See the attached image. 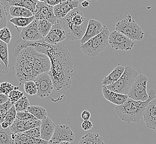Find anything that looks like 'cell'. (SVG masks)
<instances>
[{
  "label": "cell",
  "instance_id": "obj_1",
  "mask_svg": "<svg viewBox=\"0 0 156 144\" xmlns=\"http://www.w3.org/2000/svg\"><path fill=\"white\" fill-rule=\"evenodd\" d=\"M30 46L50 58L51 66L48 73L52 79L55 89L59 93L69 89L72 84L73 64L72 57L67 47L62 43L55 46L47 44L44 39L37 42H30Z\"/></svg>",
  "mask_w": 156,
  "mask_h": 144
},
{
  "label": "cell",
  "instance_id": "obj_2",
  "mask_svg": "<svg viewBox=\"0 0 156 144\" xmlns=\"http://www.w3.org/2000/svg\"><path fill=\"white\" fill-rule=\"evenodd\" d=\"M148 99L146 101H140L128 98L125 103L115 107V113L119 118L125 122L138 123L144 118V113L150 102L156 99V91L150 89Z\"/></svg>",
  "mask_w": 156,
  "mask_h": 144
},
{
  "label": "cell",
  "instance_id": "obj_3",
  "mask_svg": "<svg viewBox=\"0 0 156 144\" xmlns=\"http://www.w3.org/2000/svg\"><path fill=\"white\" fill-rule=\"evenodd\" d=\"M34 51L33 47L26 48L17 57L16 77L21 85L26 81H34L36 78L34 69Z\"/></svg>",
  "mask_w": 156,
  "mask_h": 144
},
{
  "label": "cell",
  "instance_id": "obj_4",
  "mask_svg": "<svg viewBox=\"0 0 156 144\" xmlns=\"http://www.w3.org/2000/svg\"><path fill=\"white\" fill-rule=\"evenodd\" d=\"M109 35L108 28L106 26H104L103 31L101 33L81 46L80 48L82 52L85 55L91 57L98 56L109 44Z\"/></svg>",
  "mask_w": 156,
  "mask_h": 144
},
{
  "label": "cell",
  "instance_id": "obj_5",
  "mask_svg": "<svg viewBox=\"0 0 156 144\" xmlns=\"http://www.w3.org/2000/svg\"><path fill=\"white\" fill-rule=\"evenodd\" d=\"M115 28L116 31L121 33L132 41H142L144 39V33L142 29L130 15L117 22Z\"/></svg>",
  "mask_w": 156,
  "mask_h": 144
},
{
  "label": "cell",
  "instance_id": "obj_6",
  "mask_svg": "<svg viewBox=\"0 0 156 144\" xmlns=\"http://www.w3.org/2000/svg\"><path fill=\"white\" fill-rule=\"evenodd\" d=\"M125 70L119 81L111 85L106 86L110 91L123 95H127L138 77L137 72L130 66L125 67Z\"/></svg>",
  "mask_w": 156,
  "mask_h": 144
},
{
  "label": "cell",
  "instance_id": "obj_7",
  "mask_svg": "<svg viewBox=\"0 0 156 144\" xmlns=\"http://www.w3.org/2000/svg\"><path fill=\"white\" fill-rule=\"evenodd\" d=\"M148 81V79L146 75H138L128 93L129 98L135 101H147L148 99V94L147 91Z\"/></svg>",
  "mask_w": 156,
  "mask_h": 144
},
{
  "label": "cell",
  "instance_id": "obj_8",
  "mask_svg": "<svg viewBox=\"0 0 156 144\" xmlns=\"http://www.w3.org/2000/svg\"><path fill=\"white\" fill-rule=\"evenodd\" d=\"M57 22L61 26L66 33V39L69 41L81 40L84 36L88 24V21L87 20L82 25L75 26L64 18L58 19Z\"/></svg>",
  "mask_w": 156,
  "mask_h": 144
},
{
  "label": "cell",
  "instance_id": "obj_9",
  "mask_svg": "<svg viewBox=\"0 0 156 144\" xmlns=\"http://www.w3.org/2000/svg\"><path fill=\"white\" fill-rule=\"evenodd\" d=\"M108 41L111 47L115 50H131L135 46L133 41L116 31L110 33Z\"/></svg>",
  "mask_w": 156,
  "mask_h": 144
},
{
  "label": "cell",
  "instance_id": "obj_10",
  "mask_svg": "<svg viewBox=\"0 0 156 144\" xmlns=\"http://www.w3.org/2000/svg\"><path fill=\"white\" fill-rule=\"evenodd\" d=\"M34 81L37 87V95L40 98L43 99L50 96L55 89L52 79L48 73L38 75Z\"/></svg>",
  "mask_w": 156,
  "mask_h": 144
},
{
  "label": "cell",
  "instance_id": "obj_11",
  "mask_svg": "<svg viewBox=\"0 0 156 144\" xmlns=\"http://www.w3.org/2000/svg\"><path fill=\"white\" fill-rule=\"evenodd\" d=\"M75 137V134L69 126L66 124L58 125L48 144H59L62 141H68L71 143L74 141Z\"/></svg>",
  "mask_w": 156,
  "mask_h": 144
},
{
  "label": "cell",
  "instance_id": "obj_12",
  "mask_svg": "<svg viewBox=\"0 0 156 144\" xmlns=\"http://www.w3.org/2000/svg\"><path fill=\"white\" fill-rule=\"evenodd\" d=\"M34 17L37 20L47 21L53 25L58 20L55 16L53 7L50 6L41 1H37Z\"/></svg>",
  "mask_w": 156,
  "mask_h": 144
},
{
  "label": "cell",
  "instance_id": "obj_13",
  "mask_svg": "<svg viewBox=\"0 0 156 144\" xmlns=\"http://www.w3.org/2000/svg\"><path fill=\"white\" fill-rule=\"evenodd\" d=\"M51 61L47 55L35 50L34 53V69L36 78L44 73H48L51 69Z\"/></svg>",
  "mask_w": 156,
  "mask_h": 144
},
{
  "label": "cell",
  "instance_id": "obj_14",
  "mask_svg": "<svg viewBox=\"0 0 156 144\" xmlns=\"http://www.w3.org/2000/svg\"><path fill=\"white\" fill-rule=\"evenodd\" d=\"M66 39V35L64 30L58 22L52 26L50 32L47 36L44 38V40L47 44L55 46L61 43Z\"/></svg>",
  "mask_w": 156,
  "mask_h": 144
},
{
  "label": "cell",
  "instance_id": "obj_15",
  "mask_svg": "<svg viewBox=\"0 0 156 144\" xmlns=\"http://www.w3.org/2000/svg\"><path fill=\"white\" fill-rule=\"evenodd\" d=\"M38 20L35 19L30 25L23 28L20 34V38L31 42H37L44 39L38 31Z\"/></svg>",
  "mask_w": 156,
  "mask_h": 144
},
{
  "label": "cell",
  "instance_id": "obj_16",
  "mask_svg": "<svg viewBox=\"0 0 156 144\" xmlns=\"http://www.w3.org/2000/svg\"><path fill=\"white\" fill-rule=\"evenodd\" d=\"M80 1H64L53 7V12L57 19L65 18L69 13L76 8H78Z\"/></svg>",
  "mask_w": 156,
  "mask_h": 144
},
{
  "label": "cell",
  "instance_id": "obj_17",
  "mask_svg": "<svg viewBox=\"0 0 156 144\" xmlns=\"http://www.w3.org/2000/svg\"><path fill=\"white\" fill-rule=\"evenodd\" d=\"M104 26L101 22L96 19H90L88 21L87 28L83 37L80 40L81 45L86 43L90 39L99 35L103 31Z\"/></svg>",
  "mask_w": 156,
  "mask_h": 144
},
{
  "label": "cell",
  "instance_id": "obj_18",
  "mask_svg": "<svg viewBox=\"0 0 156 144\" xmlns=\"http://www.w3.org/2000/svg\"><path fill=\"white\" fill-rule=\"evenodd\" d=\"M143 119L147 128L156 131V99L152 100L146 108Z\"/></svg>",
  "mask_w": 156,
  "mask_h": 144
},
{
  "label": "cell",
  "instance_id": "obj_19",
  "mask_svg": "<svg viewBox=\"0 0 156 144\" xmlns=\"http://www.w3.org/2000/svg\"><path fill=\"white\" fill-rule=\"evenodd\" d=\"M102 93L104 98L109 102L116 105V106H119L123 105L128 100L127 95H123L115 91H110L106 88V86L102 85Z\"/></svg>",
  "mask_w": 156,
  "mask_h": 144
},
{
  "label": "cell",
  "instance_id": "obj_20",
  "mask_svg": "<svg viewBox=\"0 0 156 144\" xmlns=\"http://www.w3.org/2000/svg\"><path fill=\"white\" fill-rule=\"evenodd\" d=\"M56 125L50 117L41 121V139L45 141H49L53 136Z\"/></svg>",
  "mask_w": 156,
  "mask_h": 144
},
{
  "label": "cell",
  "instance_id": "obj_21",
  "mask_svg": "<svg viewBox=\"0 0 156 144\" xmlns=\"http://www.w3.org/2000/svg\"><path fill=\"white\" fill-rule=\"evenodd\" d=\"M125 68L126 67L124 66L120 65L117 66L113 70L112 72L102 79V85L107 86L115 84V82L119 81V78L121 77V76L123 75V74L124 73Z\"/></svg>",
  "mask_w": 156,
  "mask_h": 144
},
{
  "label": "cell",
  "instance_id": "obj_22",
  "mask_svg": "<svg viewBox=\"0 0 156 144\" xmlns=\"http://www.w3.org/2000/svg\"><path fill=\"white\" fill-rule=\"evenodd\" d=\"M15 144H48V141H45L41 138H32L25 134L19 133L15 134Z\"/></svg>",
  "mask_w": 156,
  "mask_h": 144
},
{
  "label": "cell",
  "instance_id": "obj_23",
  "mask_svg": "<svg viewBox=\"0 0 156 144\" xmlns=\"http://www.w3.org/2000/svg\"><path fill=\"white\" fill-rule=\"evenodd\" d=\"M37 1L36 0H12L7 2L11 7H21L29 9L34 16Z\"/></svg>",
  "mask_w": 156,
  "mask_h": 144
},
{
  "label": "cell",
  "instance_id": "obj_24",
  "mask_svg": "<svg viewBox=\"0 0 156 144\" xmlns=\"http://www.w3.org/2000/svg\"><path fill=\"white\" fill-rule=\"evenodd\" d=\"M78 144H105V142L98 134L88 132L80 139Z\"/></svg>",
  "mask_w": 156,
  "mask_h": 144
},
{
  "label": "cell",
  "instance_id": "obj_25",
  "mask_svg": "<svg viewBox=\"0 0 156 144\" xmlns=\"http://www.w3.org/2000/svg\"><path fill=\"white\" fill-rule=\"evenodd\" d=\"M15 138L10 128L5 129L0 124V144H14Z\"/></svg>",
  "mask_w": 156,
  "mask_h": 144
},
{
  "label": "cell",
  "instance_id": "obj_26",
  "mask_svg": "<svg viewBox=\"0 0 156 144\" xmlns=\"http://www.w3.org/2000/svg\"><path fill=\"white\" fill-rule=\"evenodd\" d=\"M9 14L12 17V18H16V17L30 18L34 16V15L29 9L18 6L11 7L9 8Z\"/></svg>",
  "mask_w": 156,
  "mask_h": 144
},
{
  "label": "cell",
  "instance_id": "obj_27",
  "mask_svg": "<svg viewBox=\"0 0 156 144\" xmlns=\"http://www.w3.org/2000/svg\"><path fill=\"white\" fill-rule=\"evenodd\" d=\"M27 111L29 113H31L32 115H33L36 119L40 121L44 120L48 117V114L46 110L40 106L30 105L28 107Z\"/></svg>",
  "mask_w": 156,
  "mask_h": 144
},
{
  "label": "cell",
  "instance_id": "obj_28",
  "mask_svg": "<svg viewBox=\"0 0 156 144\" xmlns=\"http://www.w3.org/2000/svg\"><path fill=\"white\" fill-rule=\"evenodd\" d=\"M9 128L15 134L22 133L28 130L27 120H21L17 119Z\"/></svg>",
  "mask_w": 156,
  "mask_h": 144
},
{
  "label": "cell",
  "instance_id": "obj_29",
  "mask_svg": "<svg viewBox=\"0 0 156 144\" xmlns=\"http://www.w3.org/2000/svg\"><path fill=\"white\" fill-rule=\"evenodd\" d=\"M35 17L33 16L30 18L26 17H16L12 18L10 19V22L16 26V27H21L25 28L30 25L32 22L34 21Z\"/></svg>",
  "mask_w": 156,
  "mask_h": 144
},
{
  "label": "cell",
  "instance_id": "obj_30",
  "mask_svg": "<svg viewBox=\"0 0 156 144\" xmlns=\"http://www.w3.org/2000/svg\"><path fill=\"white\" fill-rule=\"evenodd\" d=\"M53 25L50 22L44 20H38V28L42 37L44 38L50 32Z\"/></svg>",
  "mask_w": 156,
  "mask_h": 144
},
{
  "label": "cell",
  "instance_id": "obj_31",
  "mask_svg": "<svg viewBox=\"0 0 156 144\" xmlns=\"http://www.w3.org/2000/svg\"><path fill=\"white\" fill-rule=\"evenodd\" d=\"M0 59L7 67L9 68V51L7 44L0 40Z\"/></svg>",
  "mask_w": 156,
  "mask_h": 144
},
{
  "label": "cell",
  "instance_id": "obj_32",
  "mask_svg": "<svg viewBox=\"0 0 156 144\" xmlns=\"http://www.w3.org/2000/svg\"><path fill=\"white\" fill-rule=\"evenodd\" d=\"M14 106L16 108L17 112H22L27 111V109L30 106V104L28 98L24 95L14 104Z\"/></svg>",
  "mask_w": 156,
  "mask_h": 144
},
{
  "label": "cell",
  "instance_id": "obj_33",
  "mask_svg": "<svg viewBox=\"0 0 156 144\" xmlns=\"http://www.w3.org/2000/svg\"><path fill=\"white\" fill-rule=\"evenodd\" d=\"M24 84V89L27 94L31 96L37 94V87L34 81H26Z\"/></svg>",
  "mask_w": 156,
  "mask_h": 144
},
{
  "label": "cell",
  "instance_id": "obj_34",
  "mask_svg": "<svg viewBox=\"0 0 156 144\" xmlns=\"http://www.w3.org/2000/svg\"><path fill=\"white\" fill-rule=\"evenodd\" d=\"M18 87H15L8 82H3L0 85V93L9 96V93L15 90H19Z\"/></svg>",
  "mask_w": 156,
  "mask_h": 144
},
{
  "label": "cell",
  "instance_id": "obj_35",
  "mask_svg": "<svg viewBox=\"0 0 156 144\" xmlns=\"http://www.w3.org/2000/svg\"><path fill=\"white\" fill-rule=\"evenodd\" d=\"M17 113V112L16 111V108L14 105H13L11 108H10L6 114V116L4 122L8 123L9 127L16 120Z\"/></svg>",
  "mask_w": 156,
  "mask_h": 144
},
{
  "label": "cell",
  "instance_id": "obj_36",
  "mask_svg": "<svg viewBox=\"0 0 156 144\" xmlns=\"http://www.w3.org/2000/svg\"><path fill=\"white\" fill-rule=\"evenodd\" d=\"M7 17V13L6 7L0 1V29L6 27Z\"/></svg>",
  "mask_w": 156,
  "mask_h": 144
},
{
  "label": "cell",
  "instance_id": "obj_37",
  "mask_svg": "<svg viewBox=\"0 0 156 144\" xmlns=\"http://www.w3.org/2000/svg\"><path fill=\"white\" fill-rule=\"evenodd\" d=\"M11 38L12 35L9 28L5 27L0 29V40L8 44L10 43Z\"/></svg>",
  "mask_w": 156,
  "mask_h": 144
},
{
  "label": "cell",
  "instance_id": "obj_38",
  "mask_svg": "<svg viewBox=\"0 0 156 144\" xmlns=\"http://www.w3.org/2000/svg\"><path fill=\"white\" fill-rule=\"evenodd\" d=\"M12 106V104L11 103L9 100L3 105H0V124L4 122L6 114Z\"/></svg>",
  "mask_w": 156,
  "mask_h": 144
},
{
  "label": "cell",
  "instance_id": "obj_39",
  "mask_svg": "<svg viewBox=\"0 0 156 144\" xmlns=\"http://www.w3.org/2000/svg\"><path fill=\"white\" fill-rule=\"evenodd\" d=\"M23 96L24 94L23 92L19 90H15L11 91L8 97L9 101L13 105H14V104Z\"/></svg>",
  "mask_w": 156,
  "mask_h": 144
},
{
  "label": "cell",
  "instance_id": "obj_40",
  "mask_svg": "<svg viewBox=\"0 0 156 144\" xmlns=\"http://www.w3.org/2000/svg\"><path fill=\"white\" fill-rule=\"evenodd\" d=\"M16 119L21 120H38L28 111L22 112H17Z\"/></svg>",
  "mask_w": 156,
  "mask_h": 144
},
{
  "label": "cell",
  "instance_id": "obj_41",
  "mask_svg": "<svg viewBox=\"0 0 156 144\" xmlns=\"http://www.w3.org/2000/svg\"><path fill=\"white\" fill-rule=\"evenodd\" d=\"M26 135H28L32 138H41V129L40 127H38L36 128L32 129L23 132Z\"/></svg>",
  "mask_w": 156,
  "mask_h": 144
},
{
  "label": "cell",
  "instance_id": "obj_42",
  "mask_svg": "<svg viewBox=\"0 0 156 144\" xmlns=\"http://www.w3.org/2000/svg\"><path fill=\"white\" fill-rule=\"evenodd\" d=\"M81 127L83 131H88L93 128V124L90 120H84L82 123Z\"/></svg>",
  "mask_w": 156,
  "mask_h": 144
},
{
  "label": "cell",
  "instance_id": "obj_43",
  "mask_svg": "<svg viewBox=\"0 0 156 144\" xmlns=\"http://www.w3.org/2000/svg\"><path fill=\"white\" fill-rule=\"evenodd\" d=\"M40 1L44 2L45 3H46L50 6L53 7L56 6L58 5H59V3H62V2L64 1V0H62V1H61V0H47V1L40 0Z\"/></svg>",
  "mask_w": 156,
  "mask_h": 144
},
{
  "label": "cell",
  "instance_id": "obj_44",
  "mask_svg": "<svg viewBox=\"0 0 156 144\" xmlns=\"http://www.w3.org/2000/svg\"><path fill=\"white\" fill-rule=\"evenodd\" d=\"M9 68L0 59V76H3L7 74L9 72Z\"/></svg>",
  "mask_w": 156,
  "mask_h": 144
},
{
  "label": "cell",
  "instance_id": "obj_45",
  "mask_svg": "<svg viewBox=\"0 0 156 144\" xmlns=\"http://www.w3.org/2000/svg\"><path fill=\"white\" fill-rule=\"evenodd\" d=\"M82 119L83 120H90V113L88 110H84L81 114Z\"/></svg>",
  "mask_w": 156,
  "mask_h": 144
},
{
  "label": "cell",
  "instance_id": "obj_46",
  "mask_svg": "<svg viewBox=\"0 0 156 144\" xmlns=\"http://www.w3.org/2000/svg\"><path fill=\"white\" fill-rule=\"evenodd\" d=\"M9 100V99L8 96L0 93V105H2L6 103Z\"/></svg>",
  "mask_w": 156,
  "mask_h": 144
},
{
  "label": "cell",
  "instance_id": "obj_47",
  "mask_svg": "<svg viewBox=\"0 0 156 144\" xmlns=\"http://www.w3.org/2000/svg\"><path fill=\"white\" fill-rule=\"evenodd\" d=\"M89 5H90V2L88 1H84L81 2L82 7H83L84 8H86L88 7Z\"/></svg>",
  "mask_w": 156,
  "mask_h": 144
},
{
  "label": "cell",
  "instance_id": "obj_48",
  "mask_svg": "<svg viewBox=\"0 0 156 144\" xmlns=\"http://www.w3.org/2000/svg\"><path fill=\"white\" fill-rule=\"evenodd\" d=\"M1 125L2 126V128L5 129H6L9 128V124L7 123L6 122H2V123L1 124Z\"/></svg>",
  "mask_w": 156,
  "mask_h": 144
},
{
  "label": "cell",
  "instance_id": "obj_49",
  "mask_svg": "<svg viewBox=\"0 0 156 144\" xmlns=\"http://www.w3.org/2000/svg\"><path fill=\"white\" fill-rule=\"evenodd\" d=\"M59 144H71L70 142H69L68 141H62V142H61Z\"/></svg>",
  "mask_w": 156,
  "mask_h": 144
},
{
  "label": "cell",
  "instance_id": "obj_50",
  "mask_svg": "<svg viewBox=\"0 0 156 144\" xmlns=\"http://www.w3.org/2000/svg\"><path fill=\"white\" fill-rule=\"evenodd\" d=\"M0 85H1V83H0Z\"/></svg>",
  "mask_w": 156,
  "mask_h": 144
}]
</instances>
